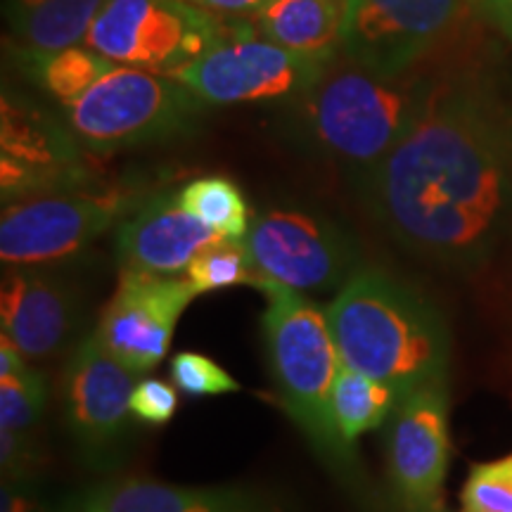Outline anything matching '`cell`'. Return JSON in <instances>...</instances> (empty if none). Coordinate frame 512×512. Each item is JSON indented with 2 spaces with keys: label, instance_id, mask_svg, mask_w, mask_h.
Wrapping results in <instances>:
<instances>
[{
  "label": "cell",
  "instance_id": "obj_1",
  "mask_svg": "<svg viewBox=\"0 0 512 512\" xmlns=\"http://www.w3.org/2000/svg\"><path fill=\"white\" fill-rule=\"evenodd\" d=\"M408 252L472 271L512 228V112L482 76L434 81L406 138L361 183Z\"/></svg>",
  "mask_w": 512,
  "mask_h": 512
},
{
  "label": "cell",
  "instance_id": "obj_2",
  "mask_svg": "<svg viewBox=\"0 0 512 512\" xmlns=\"http://www.w3.org/2000/svg\"><path fill=\"white\" fill-rule=\"evenodd\" d=\"M325 311L344 366L392 387L399 401L446 380L451 337L444 318L394 275L361 268Z\"/></svg>",
  "mask_w": 512,
  "mask_h": 512
},
{
  "label": "cell",
  "instance_id": "obj_3",
  "mask_svg": "<svg viewBox=\"0 0 512 512\" xmlns=\"http://www.w3.org/2000/svg\"><path fill=\"white\" fill-rule=\"evenodd\" d=\"M434 81L380 74L339 55L302 93V126L318 150L363 183L418 121Z\"/></svg>",
  "mask_w": 512,
  "mask_h": 512
},
{
  "label": "cell",
  "instance_id": "obj_4",
  "mask_svg": "<svg viewBox=\"0 0 512 512\" xmlns=\"http://www.w3.org/2000/svg\"><path fill=\"white\" fill-rule=\"evenodd\" d=\"M254 287L266 297L264 344L280 401L330 470L356 484L354 448L342 439L332 413V389L342 358L328 311L302 292L261 275H256Z\"/></svg>",
  "mask_w": 512,
  "mask_h": 512
},
{
  "label": "cell",
  "instance_id": "obj_5",
  "mask_svg": "<svg viewBox=\"0 0 512 512\" xmlns=\"http://www.w3.org/2000/svg\"><path fill=\"white\" fill-rule=\"evenodd\" d=\"M147 181L79 183L43 195L5 202L0 219V259L5 266H46L93 245L107 230L155 195Z\"/></svg>",
  "mask_w": 512,
  "mask_h": 512
},
{
  "label": "cell",
  "instance_id": "obj_6",
  "mask_svg": "<svg viewBox=\"0 0 512 512\" xmlns=\"http://www.w3.org/2000/svg\"><path fill=\"white\" fill-rule=\"evenodd\" d=\"M207 105L169 74L110 69L79 100L64 107L69 131L95 155L162 143L192 131Z\"/></svg>",
  "mask_w": 512,
  "mask_h": 512
},
{
  "label": "cell",
  "instance_id": "obj_7",
  "mask_svg": "<svg viewBox=\"0 0 512 512\" xmlns=\"http://www.w3.org/2000/svg\"><path fill=\"white\" fill-rule=\"evenodd\" d=\"M256 34L254 22L209 15L183 0H110L83 46L114 64L174 74L219 43Z\"/></svg>",
  "mask_w": 512,
  "mask_h": 512
},
{
  "label": "cell",
  "instance_id": "obj_8",
  "mask_svg": "<svg viewBox=\"0 0 512 512\" xmlns=\"http://www.w3.org/2000/svg\"><path fill=\"white\" fill-rule=\"evenodd\" d=\"M245 245L256 275L297 292H339L363 268L354 238L316 211L268 209L252 221Z\"/></svg>",
  "mask_w": 512,
  "mask_h": 512
},
{
  "label": "cell",
  "instance_id": "obj_9",
  "mask_svg": "<svg viewBox=\"0 0 512 512\" xmlns=\"http://www.w3.org/2000/svg\"><path fill=\"white\" fill-rule=\"evenodd\" d=\"M325 67V62L294 55L264 36L247 34L228 38L169 76L209 107L302 95Z\"/></svg>",
  "mask_w": 512,
  "mask_h": 512
},
{
  "label": "cell",
  "instance_id": "obj_10",
  "mask_svg": "<svg viewBox=\"0 0 512 512\" xmlns=\"http://www.w3.org/2000/svg\"><path fill=\"white\" fill-rule=\"evenodd\" d=\"M470 0H349L342 57L380 74H408L444 41Z\"/></svg>",
  "mask_w": 512,
  "mask_h": 512
},
{
  "label": "cell",
  "instance_id": "obj_11",
  "mask_svg": "<svg viewBox=\"0 0 512 512\" xmlns=\"http://www.w3.org/2000/svg\"><path fill=\"white\" fill-rule=\"evenodd\" d=\"M195 297L181 275L121 268L95 337L126 370L143 375L164 361L176 323Z\"/></svg>",
  "mask_w": 512,
  "mask_h": 512
},
{
  "label": "cell",
  "instance_id": "obj_12",
  "mask_svg": "<svg viewBox=\"0 0 512 512\" xmlns=\"http://www.w3.org/2000/svg\"><path fill=\"white\" fill-rule=\"evenodd\" d=\"M448 458V389L446 380H437L403 396L389 420V477L406 512L441 503Z\"/></svg>",
  "mask_w": 512,
  "mask_h": 512
},
{
  "label": "cell",
  "instance_id": "obj_13",
  "mask_svg": "<svg viewBox=\"0 0 512 512\" xmlns=\"http://www.w3.org/2000/svg\"><path fill=\"white\" fill-rule=\"evenodd\" d=\"M133 377L102 347L95 332L83 339L67 361L62 373L64 422L83 456L93 463L107 465L124 439L136 389Z\"/></svg>",
  "mask_w": 512,
  "mask_h": 512
},
{
  "label": "cell",
  "instance_id": "obj_14",
  "mask_svg": "<svg viewBox=\"0 0 512 512\" xmlns=\"http://www.w3.org/2000/svg\"><path fill=\"white\" fill-rule=\"evenodd\" d=\"M3 202L93 181L83 147L48 114L3 95Z\"/></svg>",
  "mask_w": 512,
  "mask_h": 512
},
{
  "label": "cell",
  "instance_id": "obj_15",
  "mask_svg": "<svg viewBox=\"0 0 512 512\" xmlns=\"http://www.w3.org/2000/svg\"><path fill=\"white\" fill-rule=\"evenodd\" d=\"M46 512H285L271 494L242 484L178 486L145 477L88 484Z\"/></svg>",
  "mask_w": 512,
  "mask_h": 512
},
{
  "label": "cell",
  "instance_id": "obj_16",
  "mask_svg": "<svg viewBox=\"0 0 512 512\" xmlns=\"http://www.w3.org/2000/svg\"><path fill=\"white\" fill-rule=\"evenodd\" d=\"M216 240L223 238L183 209L178 190H157L117 228L114 249L121 268L178 275Z\"/></svg>",
  "mask_w": 512,
  "mask_h": 512
},
{
  "label": "cell",
  "instance_id": "obj_17",
  "mask_svg": "<svg viewBox=\"0 0 512 512\" xmlns=\"http://www.w3.org/2000/svg\"><path fill=\"white\" fill-rule=\"evenodd\" d=\"M76 323V299L64 280L41 266H19L5 275L0 328L24 358L53 356Z\"/></svg>",
  "mask_w": 512,
  "mask_h": 512
},
{
  "label": "cell",
  "instance_id": "obj_18",
  "mask_svg": "<svg viewBox=\"0 0 512 512\" xmlns=\"http://www.w3.org/2000/svg\"><path fill=\"white\" fill-rule=\"evenodd\" d=\"M347 8L349 0H268L254 29L294 55L330 64L342 53Z\"/></svg>",
  "mask_w": 512,
  "mask_h": 512
},
{
  "label": "cell",
  "instance_id": "obj_19",
  "mask_svg": "<svg viewBox=\"0 0 512 512\" xmlns=\"http://www.w3.org/2000/svg\"><path fill=\"white\" fill-rule=\"evenodd\" d=\"M110 0H10L8 22L24 50L55 53L81 46Z\"/></svg>",
  "mask_w": 512,
  "mask_h": 512
},
{
  "label": "cell",
  "instance_id": "obj_20",
  "mask_svg": "<svg viewBox=\"0 0 512 512\" xmlns=\"http://www.w3.org/2000/svg\"><path fill=\"white\" fill-rule=\"evenodd\" d=\"M22 67L27 76H31L38 86L48 95L69 107L72 102L88 93L110 69L117 67L112 60L95 53L88 46H72L55 53H36V50L19 48Z\"/></svg>",
  "mask_w": 512,
  "mask_h": 512
},
{
  "label": "cell",
  "instance_id": "obj_21",
  "mask_svg": "<svg viewBox=\"0 0 512 512\" xmlns=\"http://www.w3.org/2000/svg\"><path fill=\"white\" fill-rule=\"evenodd\" d=\"M399 396L392 387L358 373L349 366H339L335 389H332V413L342 439L354 448L363 432L380 427L394 413Z\"/></svg>",
  "mask_w": 512,
  "mask_h": 512
},
{
  "label": "cell",
  "instance_id": "obj_22",
  "mask_svg": "<svg viewBox=\"0 0 512 512\" xmlns=\"http://www.w3.org/2000/svg\"><path fill=\"white\" fill-rule=\"evenodd\" d=\"M178 202L197 221L226 240H245L249 233V207L242 190L230 178L204 176L178 190Z\"/></svg>",
  "mask_w": 512,
  "mask_h": 512
},
{
  "label": "cell",
  "instance_id": "obj_23",
  "mask_svg": "<svg viewBox=\"0 0 512 512\" xmlns=\"http://www.w3.org/2000/svg\"><path fill=\"white\" fill-rule=\"evenodd\" d=\"M192 292L207 294L235 285H254L256 268L245 240H216L204 247L185 268Z\"/></svg>",
  "mask_w": 512,
  "mask_h": 512
},
{
  "label": "cell",
  "instance_id": "obj_24",
  "mask_svg": "<svg viewBox=\"0 0 512 512\" xmlns=\"http://www.w3.org/2000/svg\"><path fill=\"white\" fill-rule=\"evenodd\" d=\"M48 403V384L38 370L0 377V430L29 432L41 420Z\"/></svg>",
  "mask_w": 512,
  "mask_h": 512
},
{
  "label": "cell",
  "instance_id": "obj_25",
  "mask_svg": "<svg viewBox=\"0 0 512 512\" xmlns=\"http://www.w3.org/2000/svg\"><path fill=\"white\" fill-rule=\"evenodd\" d=\"M463 512H512V453L472 465L460 491Z\"/></svg>",
  "mask_w": 512,
  "mask_h": 512
},
{
  "label": "cell",
  "instance_id": "obj_26",
  "mask_svg": "<svg viewBox=\"0 0 512 512\" xmlns=\"http://www.w3.org/2000/svg\"><path fill=\"white\" fill-rule=\"evenodd\" d=\"M171 380L188 396H219L238 392L240 384L209 356L183 351L171 358Z\"/></svg>",
  "mask_w": 512,
  "mask_h": 512
},
{
  "label": "cell",
  "instance_id": "obj_27",
  "mask_svg": "<svg viewBox=\"0 0 512 512\" xmlns=\"http://www.w3.org/2000/svg\"><path fill=\"white\" fill-rule=\"evenodd\" d=\"M178 394L176 384L157 377L140 380L131 396V415L145 425H166L176 415Z\"/></svg>",
  "mask_w": 512,
  "mask_h": 512
},
{
  "label": "cell",
  "instance_id": "obj_28",
  "mask_svg": "<svg viewBox=\"0 0 512 512\" xmlns=\"http://www.w3.org/2000/svg\"><path fill=\"white\" fill-rule=\"evenodd\" d=\"M38 460L34 441L29 439V432H8L0 430V465H3V475L17 477L29 475V470Z\"/></svg>",
  "mask_w": 512,
  "mask_h": 512
},
{
  "label": "cell",
  "instance_id": "obj_29",
  "mask_svg": "<svg viewBox=\"0 0 512 512\" xmlns=\"http://www.w3.org/2000/svg\"><path fill=\"white\" fill-rule=\"evenodd\" d=\"M183 3L200 8L209 15L223 19H238V22H254V17L264 10L268 0H183Z\"/></svg>",
  "mask_w": 512,
  "mask_h": 512
},
{
  "label": "cell",
  "instance_id": "obj_30",
  "mask_svg": "<svg viewBox=\"0 0 512 512\" xmlns=\"http://www.w3.org/2000/svg\"><path fill=\"white\" fill-rule=\"evenodd\" d=\"M0 512H46L34 501L27 486H19L12 482L3 486V498H0Z\"/></svg>",
  "mask_w": 512,
  "mask_h": 512
},
{
  "label": "cell",
  "instance_id": "obj_31",
  "mask_svg": "<svg viewBox=\"0 0 512 512\" xmlns=\"http://www.w3.org/2000/svg\"><path fill=\"white\" fill-rule=\"evenodd\" d=\"M477 8L512 46V0H479Z\"/></svg>",
  "mask_w": 512,
  "mask_h": 512
},
{
  "label": "cell",
  "instance_id": "obj_32",
  "mask_svg": "<svg viewBox=\"0 0 512 512\" xmlns=\"http://www.w3.org/2000/svg\"><path fill=\"white\" fill-rule=\"evenodd\" d=\"M420 512H453V510H448L444 503H439V505H434V508H427V510H420Z\"/></svg>",
  "mask_w": 512,
  "mask_h": 512
},
{
  "label": "cell",
  "instance_id": "obj_33",
  "mask_svg": "<svg viewBox=\"0 0 512 512\" xmlns=\"http://www.w3.org/2000/svg\"><path fill=\"white\" fill-rule=\"evenodd\" d=\"M470 3H475V5H477V3H479V0H470Z\"/></svg>",
  "mask_w": 512,
  "mask_h": 512
}]
</instances>
